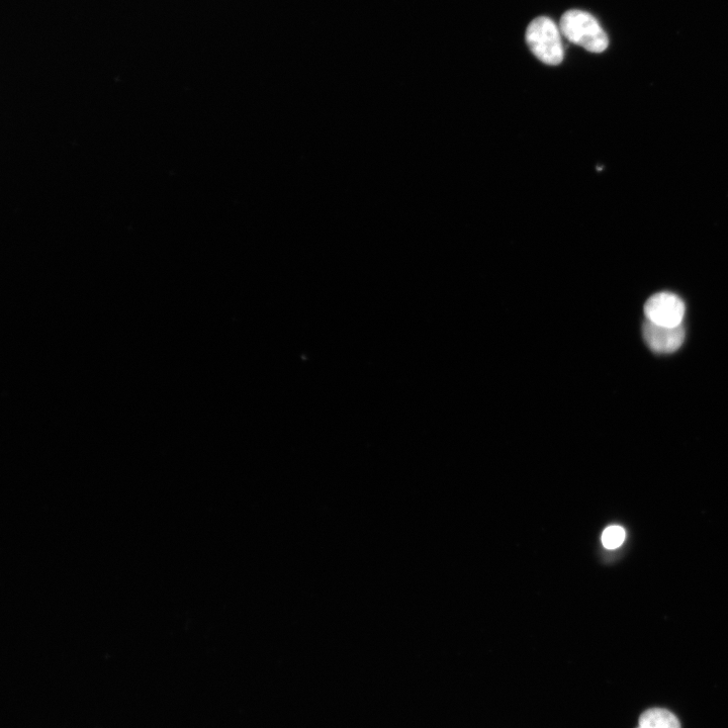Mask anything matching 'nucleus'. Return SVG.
<instances>
[{"instance_id":"nucleus-1","label":"nucleus","mask_w":728,"mask_h":728,"mask_svg":"<svg viewBox=\"0 0 728 728\" xmlns=\"http://www.w3.org/2000/svg\"><path fill=\"white\" fill-rule=\"evenodd\" d=\"M561 33L572 43L592 53H602L609 40L597 20L578 10L569 11L561 19Z\"/></svg>"},{"instance_id":"nucleus-2","label":"nucleus","mask_w":728,"mask_h":728,"mask_svg":"<svg viewBox=\"0 0 728 728\" xmlns=\"http://www.w3.org/2000/svg\"><path fill=\"white\" fill-rule=\"evenodd\" d=\"M526 42L534 56L546 65H559L565 57L561 30L546 17L532 21L526 31Z\"/></svg>"},{"instance_id":"nucleus-3","label":"nucleus","mask_w":728,"mask_h":728,"mask_svg":"<svg viewBox=\"0 0 728 728\" xmlns=\"http://www.w3.org/2000/svg\"><path fill=\"white\" fill-rule=\"evenodd\" d=\"M685 312L683 300L667 292L654 295L645 305L647 321L665 327L681 326Z\"/></svg>"},{"instance_id":"nucleus-4","label":"nucleus","mask_w":728,"mask_h":728,"mask_svg":"<svg viewBox=\"0 0 728 728\" xmlns=\"http://www.w3.org/2000/svg\"><path fill=\"white\" fill-rule=\"evenodd\" d=\"M643 336L648 346L656 353L669 354L677 351L685 341L683 326L665 327L647 321Z\"/></svg>"},{"instance_id":"nucleus-5","label":"nucleus","mask_w":728,"mask_h":728,"mask_svg":"<svg viewBox=\"0 0 728 728\" xmlns=\"http://www.w3.org/2000/svg\"><path fill=\"white\" fill-rule=\"evenodd\" d=\"M641 728H681L679 719L669 710L654 708L640 717Z\"/></svg>"},{"instance_id":"nucleus-6","label":"nucleus","mask_w":728,"mask_h":728,"mask_svg":"<svg viewBox=\"0 0 728 728\" xmlns=\"http://www.w3.org/2000/svg\"><path fill=\"white\" fill-rule=\"evenodd\" d=\"M625 539V530L618 525L607 527L602 535V542L606 549L615 550L622 545Z\"/></svg>"},{"instance_id":"nucleus-7","label":"nucleus","mask_w":728,"mask_h":728,"mask_svg":"<svg viewBox=\"0 0 728 728\" xmlns=\"http://www.w3.org/2000/svg\"><path fill=\"white\" fill-rule=\"evenodd\" d=\"M637 728H641V727L639 726V727H637Z\"/></svg>"}]
</instances>
